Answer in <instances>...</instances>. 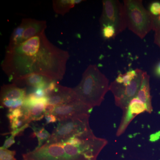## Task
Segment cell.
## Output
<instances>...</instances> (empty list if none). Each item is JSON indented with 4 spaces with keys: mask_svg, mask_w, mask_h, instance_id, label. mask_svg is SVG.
I'll return each instance as SVG.
<instances>
[{
    "mask_svg": "<svg viewBox=\"0 0 160 160\" xmlns=\"http://www.w3.org/2000/svg\"><path fill=\"white\" fill-rule=\"evenodd\" d=\"M149 11L153 16H158L160 14V2H154L150 4Z\"/></svg>",
    "mask_w": 160,
    "mask_h": 160,
    "instance_id": "24",
    "label": "cell"
},
{
    "mask_svg": "<svg viewBox=\"0 0 160 160\" xmlns=\"http://www.w3.org/2000/svg\"><path fill=\"white\" fill-rule=\"evenodd\" d=\"M109 81L96 65H90L83 72L82 80L73 88L78 99L92 109L100 106L109 90Z\"/></svg>",
    "mask_w": 160,
    "mask_h": 160,
    "instance_id": "2",
    "label": "cell"
},
{
    "mask_svg": "<svg viewBox=\"0 0 160 160\" xmlns=\"http://www.w3.org/2000/svg\"><path fill=\"white\" fill-rule=\"evenodd\" d=\"M45 118L46 120V124L55 123L58 121L56 116L53 114L45 115Z\"/></svg>",
    "mask_w": 160,
    "mask_h": 160,
    "instance_id": "27",
    "label": "cell"
},
{
    "mask_svg": "<svg viewBox=\"0 0 160 160\" xmlns=\"http://www.w3.org/2000/svg\"><path fill=\"white\" fill-rule=\"evenodd\" d=\"M27 124H29L26 122L24 118L15 119L10 121V127L11 131L19 129Z\"/></svg>",
    "mask_w": 160,
    "mask_h": 160,
    "instance_id": "23",
    "label": "cell"
},
{
    "mask_svg": "<svg viewBox=\"0 0 160 160\" xmlns=\"http://www.w3.org/2000/svg\"><path fill=\"white\" fill-rule=\"evenodd\" d=\"M102 35L106 39L114 38L117 35L116 30L113 26L107 25L102 27Z\"/></svg>",
    "mask_w": 160,
    "mask_h": 160,
    "instance_id": "21",
    "label": "cell"
},
{
    "mask_svg": "<svg viewBox=\"0 0 160 160\" xmlns=\"http://www.w3.org/2000/svg\"><path fill=\"white\" fill-rule=\"evenodd\" d=\"M48 104L55 106H62L78 101L77 97L73 88L60 86L57 84L54 91L46 97Z\"/></svg>",
    "mask_w": 160,
    "mask_h": 160,
    "instance_id": "12",
    "label": "cell"
},
{
    "mask_svg": "<svg viewBox=\"0 0 160 160\" xmlns=\"http://www.w3.org/2000/svg\"><path fill=\"white\" fill-rule=\"evenodd\" d=\"M154 42L160 48V30L155 31Z\"/></svg>",
    "mask_w": 160,
    "mask_h": 160,
    "instance_id": "29",
    "label": "cell"
},
{
    "mask_svg": "<svg viewBox=\"0 0 160 160\" xmlns=\"http://www.w3.org/2000/svg\"><path fill=\"white\" fill-rule=\"evenodd\" d=\"M143 72L138 69L136 77L128 86H123L115 81L110 84L109 90L114 95L116 105L123 111L129 106L130 101L136 97L142 84Z\"/></svg>",
    "mask_w": 160,
    "mask_h": 160,
    "instance_id": "7",
    "label": "cell"
},
{
    "mask_svg": "<svg viewBox=\"0 0 160 160\" xmlns=\"http://www.w3.org/2000/svg\"><path fill=\"white\" fill-rule=\"evenodd\" d=\"M149 76L146 72H143L142 84L136 97L141 100L146 108V111L151 113L152 110V106L151 97L150 92Z\"/></svg>",
    "mask_w": 160,
    "mask_h": 160,
    "instance_id": "16",
    "label": "cell"
},
{
    "mask_svg": "<svg viewBox=\"0 0 160 160\" xmlns=\"http://www.w3.org/2000/svg\"><path fill=\"white\" fill-rule=\"evenodd\" d=\"M90 115L59 122L46 143H63L69 139L92 133L89 124Z\"/></svg>",
    "mask_w": 160,
    "mask_h": 160,
    "instance_id": "5",
    "label": "cell"
},
{
    "mask_svg": "<svg viewBox=\"0 0 160 160\" xmlns=\"http://www.w3.org/2000/svg\"><path fill=\"white\" fill-rule=\"evenodd\" d=\"M145 111L146 106L141 100L137 97L132 99L127 108L123 111L122 119L117 132V136H119L122 134L133 119Z\"/></svg>",
    "mask_w": 160,
    "mask_h": 160,
    "instance_id": "11",
    "label": "cell"
},
{
    "mask_svg": "<svg viewBox=\"0 0 160 160\" xmlns=\"http://www.w3.org/2000/svg\"><path fill=\"white\" fill-rule=\"evenodd\" d=\"M15 137L16 136L14 134H11V136L5 141L4 145L2 147L5 149H8L12 146L15 142Z\"/></svg>",
    "mask_w": 160,
    "mask_h": 160,
    "instance_id": "25",
    "label": "cell"
},
{
    "mask_svg": "<svg viewBox=\"0 0 160 160\" xmlns=\"http://www.w3.org/2000/svg\"><path fill=\"white\" fill-rule=\"evenodd\" d=\"M33 130L35 136L38 138V146L36 148H39L43 146L49 139L51 134L45 129L44 127H36L33 126L32 128Z\"/></svg>",
    "mask_w": 160,
    "mask_h": 160,
    "instance_id": "20",
    "label": "cell"
},
{
    "mask_svg": "<svg viewBox=\"0 0 160 160\" xmlns=\"http://www.w3.org/2000/svg\"><path fill=\"white\" fill-rule=\"evenodd\" d=\"M101 28L105 26H113L117 34H120L127 28L124 5L118 0L102 1V11L100 19Z\"/></svg>",
    "mask_w": 160,
    "mask_h": 160,
    "instance_id": "6",
    "label": "cell"
},
{
    "mask_svg": "<svg viewBox=\"0 0 160 160\" xmlns=\"http://www.w3.org/2000/svg\"><path fill=\"white\" fill-rule=\"evenodd\" d=\"M27 95L26 88H21L13 83L3 85L0 93L1 106L9 108V111L20 108L24 105Z\"/></svg>",
    "mask_w": 160,
    "mask_h": 160,
    "instance_id": "9",
    "label": "cell"
},
{
    "mask_svg": "<svg viewBox=\"0 0 160 160\" xmlns=\"http://www.w3.org/2000/svg\"><path fill=\"white\" fill-rule=\"evenodd\" d=\"M69 58L68 52L53 45L44 33L6 48L1 66L12 83L31 74L60 81L66 73Z\"/></svg>",
    "mask_w": 160,
    "mask_h": 160,
    "instance_id": "1",
    "label": "cell"
},
{
    "mask_svg": "<svg viewBox=\"0 0 160 160\" xmlns=\"http://www.w3.org/2000/svg\"><path fill=\"white\" fill-rule=\"evenodd\" d=\"M22 20L25 23V29L22 40V42L45 33V30L47 28V23L46 21L28 18Z\"/></svg>",
    "mask_w": 160,
    "mask_h": 160,
    "instance_id": "13",
    "label": "cell"
},
{
    "mask_svg": "<svg viewBox=\"0 0 160 160\" xmlns=\"http://www.w3.org/2000/svg\"><path fill=\"white\" fill-rule=\"evenodd\" d=\"M56 106L51 104H47L45 106L44 112L45 115L52 114L55 109Z\"/></svg>",
    "mask_w": 160,
    "mask_h": 160,
    "instance_id": "28",
    "label": "cell"
},
{
    "mask_svg": "<svg viewBox=\"0 0 160 160\" xmlns=\"http://www.w3.org/2000/svg\"><path fill=\"white\" fill-rule=\"evenodd\" d=\"M82 0H54L52 1V8L56 13L64 16Z\"/></svg>",
    "mask_w": 160,
    "mask_h": 160,
    "instance_id": "17",
    "label": "cell"
},
{
    "mask_svg": "<svg viewBox=\"0 0 160 160\" xmlns=\"http://www.w3.org/2000/svg\"><path fill=\"white\" fill-rule=\"evenodd\" d=\"M48 104V99L46 97L42 98L38 102L30 107L23 106L24 109V118L28 123L32 121L42 120L45 117V106Z\"/></svg>",
    "mask_w": 160,
    "mask_h": 160,
    "instance_id": "14",
    "label": "cell"
},
{
    "mask_svg": "<svg viewBox=\"0 0 160 160\" xmlns=\"http://www.w3.org/2000/svg\"><path fill=\"white\" fill-rule=\"evenodd\" d=\"M127 27L141 39L152 30L154 16L144 7L141 0H124Z\"/></svg>",
    "mask_w": 160,
    "mask_h": 160,
    "instance_id": "4",
    "label": "cell"
},
{
    "mask_svg": "<svg viewBox=\"0 0 160 160\" xmlns=\"http://www.w3.org/2000/svg\"><path fill=\"white\" fill-rule=\"evenodd\" d=\"M52 81L38 74H31L15 81L13 84L18 87L29 86L34 89H45Z\"/></svg>",
    "mask_w": 160,
    "mask_h": 160,
    "instance_id": "15",
    "label": "cell"
},
{
    "mask_svg": "<svg viewBox=\"0 0 160 160\" xmlns=\"http://www.w3.org/2000/svg\"><path fill=\"white\" fill-rule=\"evenodd\" d=\"M107 143V140L97 137L92 132L71 138L63 144L70 160H97Z\"/></svg>",
    "mask_w": 160,
    "mask_h": 160,
    "instance_id": "3",
    "label": "cell"
},
{
    "mask_svg": "<svg viewBox=\"0 0 160 160\" xmlns=\"http://www.w3.org/2000/svg\"><path fill=\"white\" fill-rule=\"evenodd\" d=\"M154 31L160 30V14L153 18V28Z\"/></svg>",
    "mask_w": 160,
    "mask_h": 160,
    "instance_id": "26",
    "label": "cell"
},
{
    "mask_svg": "<svg viewBox=\"0 0 160 160\" xmlns=\"http://www.w3.org/2000/svg\"><path fill=\"white\" fill-rule=\"evenodd\" d=\"M22 157L23 160H70L63 143H45L39 148L24 153Z\"/></svg>",
    "mask_w": 160,
    "mask_h": 160,
    "instance_id": "8",
    "label": "cell"
},
{
    "mask_svg": "<svg viewBox=\"0 0 160 160\" xmlns=\"http://www.w3.org/2000/svg\"><path fill=\"white\" fill-rule=\"evenodd\" d=\"M25 29V23L22 20L21 24L15 28L9 39V45L7 48H11L17 46L22 42L23 32Z\"/></svg>",
    "mask_w": 160,
    "mask_h": 160,
    "instance_id": "18",
    "label": "cell"
},
{
    "mask_svg": "<svg viewBox=\"0 0 160 160\" xmlns=\"http://www.w3.org/2000/svg\"><path fill=\"white\" fill-rule=\"evenodd\" d=\"M138 71V69H131L127 71L124 74L120 73L115 81L118 84H122L123 86H128L136 77Z\"/></svg>",
    "mask_w": 160,
    "mask_h": 160,
    "instance_id": "19",
    "label": "cell"
},
{
    "mask_svg": "<svg viewBox=\"0 0 160 160\" xmlns=\"http://www.w3.org/2000/svg\"><path fill=\"white\" fill-rule=\"evenodd\" d=\"M15 151H12L1 147L0 148V160H17L15 158Z\"/></svg>",
    "mask_w": 160,
    "mask_h": 160,
    "instance_id": "22",
    "label": "cell"
},
{
    "mask_svg": "<svg viewBox=\"0 0 160 160\" xmlns=\"http://www.w3.org/2000/svg\"><path fill=\"white\" fill-rule=\"evenodd\" d=\"M92 109L79 100L72 102L56 106L53 113L58 122L86 115H90Z\"/></svg>",
    "mask_w": 160,
    "mask_h": 160,
    "instance_id": "10",
    "label": "cell"
},
{
    "mask_svg": "<svg viewBox=\"0 0 160 160\" xmlns=\"http://www.w3.org/2000/svg\"><path fill=\"white\" fill-rule=\"evenodd\" d=\"M154 73L158 77L160 78V62L155 67Z\"/></svg>",
    "mask_w": 160,
    "mask_h": 160,
    "instance_id": "30",
    "label": "cell"
}]
</instances>
